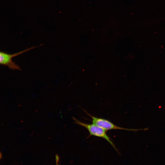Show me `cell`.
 I'll return each instance as SVG.
<instances>
[{
  "label": "cell",
  "instance_id": "cell-1",
  "mask_svg": "<svg viewBox=\"0 0 165 165\" xmlns=\"http://www.w3.org/2000/svg\"><path fill=\"white\" fill-rule=\"evenodd\" d=\"M74 123L86 129L89 132V137L91 136L102 138L106 140L118 152L117 149L112 141L110 137L106 133V130L93 123H87L83 122L73 117Z\"/></svg>",
  "mask_w": 165,
  "mask_h": 165
},
{
  "label": "cell",
  "instance_id": "cell-2",
  "mask_svg": "<svg viewBox=\"0 0 165 165\" xmlns=\"http://www.w3.org/2000/svg\"><path fill=\"white\" fill-rule=\"evenodd\" d=\"M83 111L87 115L90 117L92 123L97 125L106 131L120 130L127 131H137L139 130H148V128L143 129H131L122 127L115 125L108 119L93 116L86 110Z\"/></svg>",
  "mask_w": 165,
  "mask_h": 165
},
{
  "label": "cell",
  "instance_id": "cell-3",
  "mask_svg": "<svg viewBox=\"0 0 165 165\" xmlns=\"http://www.w3.org/2000/svg\"><path fill=\"white\" fill-rule=\"evenodd\" d=\"M36 47V46L32 47L20 52L12 54H9L1 51L0 53V64L1 65L7 66L11 70H21V69L19 66L12 61V58Z\"/></svg>",
  "mask_w": 165,
  "mask_h": 165
},
{
  "label": "cell",
  "instance_id": "cell-4",
  "mask_svg": "<svg viewBox=\"0 0 165 165\" xmlns=\"http://www.w3.org/2000/svg\"><path fill=\"white\" fill-rule=\"evenodd\" d=\"M56 165H59V157L57 156H56Z\"/></svg>",
  "mask_w": 165,
  "mask_h": 165
}]
</instances>
